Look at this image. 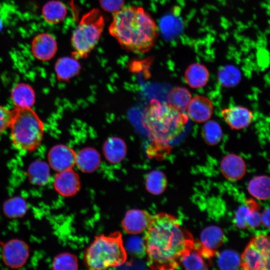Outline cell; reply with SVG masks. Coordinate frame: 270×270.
<instances>
[{
	"instance_id": "cell-1",
	"label": "cell",
	"mask_w": 270,
	"mask_h": 270,
	"mask_svg": "<svg viewBox=\"0 0 270 270\" xmlns=\"http://www.w3.org/2000/svg\"><path fill=\"white\" fill-rule=\"evenodd\" d=\"M194 240L174 216L159 212L152 216L144 243L148 264L152 270L177 269L193 248Z\"/></svg>"
},
{
	"instance_id": "cell-2",
	"label": "cell",
	"mask_w": 270,
	"mask_h": 270,
	"mask_svg": "<svg viewBox=\"0 0 270 270\" xmlns=\"http://www.w3.org/2000/svg\"><path fill=\"white\" fill-rule=\"evenodd\" d=\"M110 34L130 52L144 54L154 46L158 29L152 16L142 8L123 6L114 13Z\"/></svg>"
},
{
	"instance_id": "cell-3",
	"label": "cell",
	"mask_w": 270,
	"mask_h": 270,
	"mask_svg": "<svg viewBox=\"0 0 270 270\" xmlns=\"http://www.w3.org/2000/svg\"><path fill=\"white\" fill-rule=\"evenodd\" d=\"M188 116L170 104L156 99L144 110L142 122L152 141L166 144L183 131Z\"/></svg>"
},
{
	"instance_id": "cell-4",
	"label": "cell",
	"mask_w": 270,
	"mask_h": 270,
	"mask_svg": "<svg viewBox=\"0 0 270 270\" xmlns=\"http://www.w3.org/2000/svg\"><path fill=\"white\" fill-rule=\"evenodd\" d=\"M126 258L122 234L119 231L108 236H96L84 254L85 264L90 270L116 268L122 265Z\"/></svg>"
},
{
	"instance_id": "cell-5",
	"label": "cell",
	"mask_w": 270,
	"mask_h": 270,
	"mask_svg": "<svg viewBox=\"0 0 270 270\" xmlns=\"http://www.w3.org/2000/svg\"><path fill=\"white\" fill-rule=\"evenodd\" d=\"M9 128L12 144L20 151L32 152L42 142L44 125L32 108H16Z\"/></svg>"
},
{
	"instance_id": "cell-6",
	"label": "cell",
	"mask_w": 270,
	"mask_h": 270,
	"mask_svg": "<svg viewBox=\"0 0 270 270\" xmlns=\"http://www.w3.org/2000/svg\"><path fill=\"white\" fill-rule=\"evenodd\" d=\"M104 26L99 10L94 8L84 14L72 36V56L77 60L86 58L99 41Z\"/></svg>"
},
{
	"instance_id": "cell-7",
	"label": "cell",
	"mask_w": 270,
	"mask_h": 270,
	"mask_svg": "<svg viewBox=\"0 0 270 270\" xmlns=\"http://www.w3.org/2000/svg\"><path fill=\"white\" fill-rule=\"evenodd\" d=\"M270 238L266 234L254 236L240 257V266L245 270H270Z\"/></svg>"
},
{
	"instance_id": "cell-8",
	"label": "cell",
	"mask_w": 270,
	"mask_h": 270,
	"mask_svg": "<svg viewBox=\"0 0 270 270\" xmlns=\"http://www.w3.org/2000/svg\"><path fill=\"white\" fill-rule=\"evenodd\" d=\"M29 256L28 246L24 241L18 239H12L4 246L2 258L8 266L18 268L24 266Z\"/></svg>"
},
{
	"instance_id": "cell-9",
	"label": "cell",
	"mask_w": 270,
	"mask_h": 270,
	"mask_svg": "<svg viewBox=\"0 0 270 270\" xmlns=\"http://www.w3.org/2000/svg\"><path fill=\"white\" fill-rule=\"evenodd\" d=\"M76 158V152L70 147L64 144L56 145L49 152V166L58 172L70 169L75 164Z\"/></svg>"
},
{
	"instance_id": "cell-10",
	"label": "cell",
	"mask_w": 270,
	"mask_h": 270,
	"mask_svg": "<svg viewBox=\"0 0 270 270\" xmlns=\"http://www.w3.org/2000/svg\"><path fill=\"white\" fill-rule=\"evenodd\" d=\"M152 218L147 211L139 209L129 210L122 222V228L128 234H139L148 228Z\"/></svg>"
},
{
	"instance_id": "cell-11",
	"label": "cell",
	"mask_w": 270,
	"mask_h": 270,
	"mask_svg": "<svg viewBox=\"0 0 270 270\" xmlns=\"http://www.w3.org/2000/svg\"><path fill=\"white\" fill-rule=\"evenodd\" d=\"M31 48L35 58L41 61H48L56 54L58 44L52 35L48 33H40L33 38Z\"/></svg>"
},
{
	"instance_id": "cell-12",
	"label": "cell",
	"mask_w": 270,
	"mask_h": 270,
	"mask_svg": "<svg viewBox=\"0 0 270 270\" xmlns=\"http://www.w3.org/2000/svg\"><path fill=\"white\" fill-rule=\"evenodd\" d=\"M54 186L62 196H74L80 188L79 176L72 168L58 172L54 180Z\"/></svg>"
},
{
	"instance_id": "cell-13",
	"label": "cell",
	"mask_w": 270,
	"mask_h": 270,
	"mask_svg": "<svg viewBox=\"0 0 270 270\" xmlns=\"http://www.w3.org/2000/svg\"><path fill=\"white\" fill-rule=\"evenodd\" d=\"M224 121L232 129L240 130L250 126L254 118L253 114L248 108L236 106L222 110Z\"/></svg>"
},
{
	"instance_id": "cell-14",
	"label": "cell",
	"mask_w": 270,
	"mask_h": 270,
	"mask_svg": "<svg viewBox=\"0 0 270 270\" xmlns=\"http://www.w3.org/2000/svg\"><path fill=\"white\" fill-rule=\"evenodd\" d=\"M200 238V242L203 250L210 258L216 254V250L224 244L226 238L223 230L216 226L204 228Z\"/></svg>"
},
{
	"instance_id": "cell-15",
	"label": "cell",
	"mask_w": 270,
	"mask_h": 270,
	"mask_svg": "<svg viewBox=\"0 0 270 270\" xmlns=\"http://www.w3.org/2000/svg\"><path fill=\"white\" fill-rule=\"evenodd\" d=\"M186 110L193 121L201 123L208 120L212 116L214 107L210 99L198 96L192 98Z\"/></svg>"
},
{
	"instance_id": "cell-16",
	"label": "cell",
	"mask_w": 270,
	"mask_h": 270,
	"mask_svg": "<svg viewBox=\"0 0 270 270\" xmlns=\"http://www.w3.org/2000/svg\"><path fill=\"white\" fill-rule=\"evenodd\" d=\"M220 168L222 175L232 182L240 180L246 172V165L244 160L233 154H227L222 158Z\"/></svg>"
},
{
	"instance_id": "cell-17",
	"label": "cell",
	"mask_w": 270,
	"mask_h": 270,
	"mask_svg": "<svg viewBox=\"0 0 270 270\" xmlns=\"http://www.w3.org/2000/svg\"><path fill=\"white\" fill-rule=\"evenodd\" d=\"M100 154L93 148H84L76 154L75 164L80 170L84 173L96 171L100 166Z\"/></svg>"
},
{
	"instance_id": "cell-18",
	"label": "cell",
	"mask_w": 270,
	"mask_h": 270,
	"mask_svg": "<svg viewBox=\"0 0 270 270\" xmlns=\"http://www.w3.org/2000/svg\"><path fill=\"white\" fill-rule=\"evenodd\" d=\"M102 149L106 160L112 164H117L122 161L127 151L124 141L118 137L108 138L104 144Z\"/></svg>"
},
{
	"instance_id": "cell-19",
	"label": "cell",
	"mask_w": 270,
	"mask_h": 270,
	"mask_svg": "<svg viewBox=\"0 0 270 270\" xmlns=\"http://www.w3.org/2000/svg\"><path fill=\"white\" fill-rule=\"evenodd\" d=\"M54 70L59 80L68 81L80 73L81 66L74 57L64 56L57 60Z\"/></svg>"
},
{
	"instance_id": "cell-20",
	"label": "cell",
	"mask_w": 270,
	"mask_h": 270,
	"mask_svg": "<svg viewBox=\"0 0 270 270\" xmlns=\"http://www.w3.org/2000/svg\"><path fill=\"white\" fill-rule=\"evenodd\" d=\"M209 78V72L204 64L194 63L186 70L184 78L187 84L192 88H199L204 86Z\"/></svg>"
},
{
	"instance_id": "cell-21",
	"label": "cell",
	"mask_w": 270,
	"mask_h": 270,
	"mask_svg": "<svg viewBox=\"0 0 270 270\" xmlns=\"http://www.w3.org/2000/svg\"><path fill=\"white\" fill-rule=\"evenodd\" d=\"M12 100L18 108H32L35 102V94L28 84L20 83L11 92Z\"/></svg>"
},
{
	"instance_id": "cell-22",
	"label": "cell",
	"mask_w": 270,
	"mask_h": 270,
	"mask_svg": "<svg viewBox=\"0 0 270 270\" xmlns=\"http://www.w3.org/2000/svg\"><path fill=\"white\" fill-rule=\"evenodd\" d=\"M27 172L29 181L35 186H44L50 178V166L43 161L36 160L32 162Z\"/></svg>"
},
{
	"instance_id": "cell-23",
	"label": "cell",
	"mask_w": 270,
	"mask_h": 270,
	"mask_svg": "<svg viewBox=\"0 0 270 270\" xmlns=\"http://www.w3.org/2000/svg\"><path fill=\"white\" fill-rule=\"evenodd\" d=\"M66 14V6L58 0H52L47 2L42 8L43 18L50 24L60 23L64 19Z\"/></svg>"
},
{
	"instance_id": "cell-24",
	"label": "cell",
	"mask_w": 270,
	"mask_h": 270,
	"mask_svg": "<svg viewBox=\"0 0 270 270\" xmlns=\"http://www.w3.org/2000/svg\"><path fill=\"white\" fill-rule=\"evenodd\" d=\"M205 258H206L202 254L200 242H194L193 248L188 255L182 258L180 266L189 270H206L208 268Z\"/></svg>"
},
{
	"instance_id": "cell-25",
	"label": "cell",
	"mask_w": 270,
	"mask_h": 270,
	"mask_svg": "<svg viewBox=\"0 0 270 270\" xmlns=\"http://www.w3.org/2000/svg\"><path fill=\"white\" fill-rule=\"evenodd\" d=\"M270 178L266 176L254 177L248 183L249 193L260 200H266L270 198Z\"/></svg>"
},
{
	"instance_id": "cell-26",
	"label": "cell",
	"mask_w": 270,
	"mask_h": 270,
	"mask_svg": "<svg viewBox=\"0 0 270 270\" xmlns=\"http://www.w3.org/2000/svg\"><path fill=\"white\" fill-rule=\"evenodd\" d=\"M191 99L190 92L184 87L174 88L167 96L168 103L180 111L187 109Z\"/></svg>"
},
{
	"instance_id": "cell-27",
	"label": "cell",
	"mask_w": 270,
	"mask_h": 270,
	"mask_svg": "<svg viewBox=\"0 0 270 270\" xmlns=\"http://www.w3.org/2000/svg\"><path fill=\"white\" fill-rule=\"evenodd\" d=\"M167 185L168 180L166 175L159 170H154L146 176V189L152 194L159 195L162 194Z\"/></svg>"
},
{
	"instance_id": "cell-28",
	"label": "cell",
	"mask_w": 270,
	"mask_h": 270,
	"mask_svg": "<svg viewBox=\"0 0 270 270\" xmlns=\"http://www.w3.org/2000/svg\"><path fill=\"white\" fill-rule=\"evenodd\" d=\"M260 205L252 198L246 200L244 204L240 206L236 212L234 222L240 229L248 228V222L256 210H260Z\"/></svg>"
},
{
	"instance_id": "cell-29",
	"label": "cell",
	"mask_w": 270,
	"mask_h": 270,
	"mask_svg": "<svg viewBox=\"0 0 270 270\" xmlns=\"http://www.w3.org/2000/svg\"><path fill=\"white\" fill-rule=\"evenodd\" d=\"M218 76L219 82L222 86L226 88L236 86L242 79L240 70L232 65L222 66L219 70Z\"/></svg>"
},
{
	"instance_id": "cell-30",
	"label": "cell",
	"mask_w": 270,
	"mask_h": 270,
	"mask_svg": "<svg viewBox=\"0 0 270 270\" xmlns=\"http://www.w3.org/2000/svg\"><path fill=\"white\" fill-rule=\"evenodd\" d=\"M28 210L26 200L20 196H14L6 200L3 205V210L6 216L15 218L22 217Z\"/></svg>"
},
{
	"instance_id": "cell-31",
	"label": "cell",
	"mask_w": 270,
	"mask_h": 270,
	"mask_svg": "<svg viewBox=\"0 0 270 270\" xmlns=\"http://www.w3.org/2000/svg\"><path fill=\"white\" fill-rule=\"evenodd\" d=\"M202 134L205 142L213 146L221 141L222 132L220 125L216 121L208 120L203 126Z\"/></svg>"
},
{
	"instance_id": "cell-32",
	"label": "cell",
	"mask_w": 270,
	"mask_h": 270,
	"mask_svg": "<svg viewBox=\"0 0 270 270\" xmlns=\"http://www.w3.org/2000/svg\"><path fill=\"white\" fill-rule=\"evenodd\" d=\"M218 266L222 270H236L240 266V257L234 251L226 250L218 257Z\"/></svg>"
},
{
	"instance_id": "cell-33",
	"label": "cell",
	"mask_w": 270,
	"mask_h": 270,
	"mask_svg": "<svg viewBox=\"0 0 270 270\" xmlns=\"http://www.w3.org/2000/svg\"><path fill=\"white\" fill-rule=\"evenodd\" d=\"M52 266L54 270H77L78 259L74 255L70 253H62L54 258Z\"/></svg>"
},
{
	"instance_id": "cell-34",
	"label": "cell",
	"mask_w": 270,
	"mask_h": 270,
	"mask_svg": "<svg viewBox=\"0 0 270 270\" xmlns=\"http://www.w3.org/2000/svg\"><path fill=\"white\" fill-rule=\"evenodd\" d=\"M13 110L0 105V135L10 127Z\"/></svg>"
},
{
	"instance_id": "cell-35",
	"label": "cell",
	"mask_w": 270,
	"mask_h": 270,
	"mask_svg": "<svg viewBox=\"0 0 270 270\" xmlns=\"http://www.w3.org/2000/svg\"><path fill=\"white\" fill-rule=\"evenodd\" d=\"M102 8L108 12H116L120 10L124 4V0H99Z\"/></svg>"
},
{
	"instance_id": "cell-36",
	"label": "cell",
	"mask_w": 270,
	"mask_h": 270,
	"mask_svg": "<svg viewBox=\"0 0 270 270\" xmlns=\"http://www.w3.org/2000/svg\"><path fill=\"white\" fill-rule=\"evenodd\" d=\"M261 222L263 225L267 228L270 227V208L268 206L260 214Z\"/></svg>"
},
{
	"instance_id": "cell-37",
	"label": "cell",
	"mask_w": 270,
	"mask_h": 270,
	"mask_svg": "<svg viewBox=\"0 0 270 270\" xmlns=\"http://www.w3.org/2000/svg\"><path fill=\"white\" fill-rule=\"evenodd\" d=\"M2 22H1V20H0V30L2 28Z\"/></svg>"
}]
</instances>
